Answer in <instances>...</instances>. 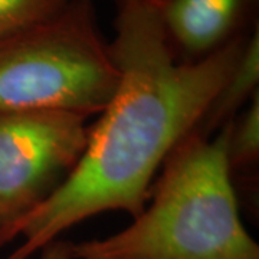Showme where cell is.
Returning a JSON list of instances; mask_svg holds the SVG:
<instances>
[{"mask_svg": "<svg viewBox=\"0 0 259 259\" xmlns=\"http://www.w3.org/2000/svg\"><path fill=\"white\" fill-rule=\"evenodd\" d=\"M259 0H167L157 6L170 51L196 62L249 33L258 23Z\"/></svg>", "mask_w": 259, "mask_h": 259, "instance_id": "5b68a950", "label": "cell"}, {"mask_svg": "<svg viewBox=\"0 0 259 259\" xmlns=\"http://www.w3.org/2000/svg\"><path fill=\"white\" fill-rule=\"evenodd\" d=\"M120 82L94 0L0 39V112L101 114Z\"/></svg>", "mask_w": 259, "mask_h": 259, "instance_id": "3957f363", "label": "cell"}, {"mask_svg": "<svg viewBox=\"0 0 259 259\" xmlns=\"http://www.w3.org/2000/svg\"><path fill=\"white\" fill-rule=\"evenodd\" d=\"M87 120L54 110L0 112V246L72 173L88 143Z\"/></svg>", "mask_w": 259, "mask_h": 259, "instance_id": "277c9868", "label": "cell"}, {"mask_svg": "<svg viewBox=\"0 0 259 259\" xmlns=\"http://www.w3.org/2000/svg\"><path fill=\"white\" fill-rule=\"evenodd\" d=\"M117 9H121L124 6L130 5H153V6H161L167 0H112Z\"/></svg>", "mask_w": 259, "mask_h": 259, "instance_id": "30bf717a", "label": "cell"}, {"mask_svg": "<svg viewBox=\"0 0 259 259\" xmlns=\"http://www.w3.org/2000/svg\"><path fill=\"white\" fill-rule=\"evenodd\" d=\"M229 124L214 139L189 134L163 163L148 209L115 235L72 243V259H259L232 183Z\"/></svg>", "mask_w": 259, "mask_h": 259, "instance_id": "7a4b0ae2", "label": "cell"}, {"mask_svg": "<svg viewBox=\"0 0 259 259\" xmlns=\"http://www.w3.org/2000/svg\"><path fill=\"white\" fill-rule=\"evenodd\" d=\"M110 42L120 82L72 173L10 231L23 243L6 259H28L66 229L108 210L143 212L154 175L192 133L239 62L249 33L196 62L167 45L157 6L117 9ZM255 28V26H253Z\"/></svg>", "mask_w": 259, "mask_h": 259, "instance_id": "6da1fadb", "label": "cell"}, {"mask_svg": "<svg viewBox=\"0 0 259 259\" xmlns=\"http://www.w3.org/2000/svg\"><path fill=\"white\" fill-rule=\"evenodd\" d=\"M228 161L232 171L256 164L259 157V91L229 124Z\"/></svg>", "mask_w": 259, "mask_h": 259, "instance_id": "52a82bcc", "label": "cell"}, {"mask_svg": "<svg viewBox=\"0 0 259 259\" xmlns=\"http://www.w3.org/2000/svg\"><path fill=\"white\" fill-rule=\"evenodd\" d=\"M40 259H72V242L54 241L42 249Z\"/></svg>", "mask_w": 259, "mask_h": 259, "instance_id": "9c48e42d", "label": "cell"}, {"mask_svg": "<svg viewBox=\"0 0 259 259\" xmlns=\"http://www.w3.org/2000/svg\"><path fill=\"white\" fill-rule=\"evenodd\" d=\"M69 0H0V39L58 15Z\"/></svg>", "mask_w": 259, "mask_h": 259, "instance_id": "ba28073f", "label": "cell"}, {"mask_svg": "<svg viewBox=\"0 0 259 259\" xmlns=\"http://www.w3.org/2000/svg\"><path fill=\"white\" fill-rule=\"evenodd\" d=\"M258 87L259 25L256 23L245 42L239 62L207 105L202 118L190 134L210 139L214 133L229 124L239 114L242 107L250 101L253 94L258 93Z\"/></svg>", "mask_w": 259, "mask_h": 259, "instance_id": "8992f818", "label": "cell"}]
</instances>
